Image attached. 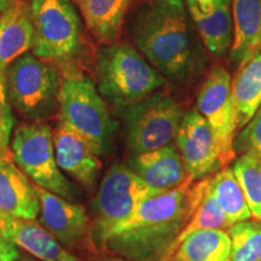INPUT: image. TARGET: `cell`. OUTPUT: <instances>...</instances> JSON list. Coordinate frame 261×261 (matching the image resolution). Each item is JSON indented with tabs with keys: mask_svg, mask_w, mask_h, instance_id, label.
<instances>
[{
	"mask_svg": "<svg viewBox=\"0 0 261 261\" xmlns=\"http://www.w3.org/2000/svg\"><path fill=\"white\" fill-rule=\"evenodd\" d=\"M233 173L246 196L252 217L261 220V158L244 152L234 162Z\"/></svg>",
	"mask_w": 261,
	"mask_h": 261,
	"instance_id": "obj_25",
	"label": "cell"
},
{
	"mask_svg": "<svg viewBox=\"0 0 261 261\" xmlns=\"http://www.w3.org/2000/svg\"><path fill=\"white\" fill-rule=\"evenodd\" d=\"M5 76L10 103L29 121L42 122L58 112L62 77L51 64L24 54L8 65Z\"/></svg>",
	"mask_w": 261,
	"mask_h": 261,
	"instance_id": "obj_5",
	"label": "cell"
},
{
	"mask_svg": "<svg viewBox=\"0 0 261 261\" xmlns=\"http://www.w3.org/2000/svg\"><path fill=\"white\" fill-rule=\"evenodd\" d=\"M39 212L35 185L16 165L11 151L0 154V214L37 220Z\"/></svg>",
	"mask_w": 261,
	"mask_h": 261,
	"instance_id": "obj_14",
	"label": "cell"
},
{
	"mask_svg": "<svg viewBox=\"0 0 261 261\" xmlns=\"http://www.w3.org/2000/svg\"><path fill=\"white\" fill-rule=\"evenodd\" d=\"M233 151L234 154L252 152L261 158V106L236 140H233Z\"/></svg>",
	"mask_w": 261,
	"mask_h": 261,
	"instance_id": "obj_28",
	"label": "cell"
},
{
	"mask_svg": "<svg viewBox=\"0 0 261 261\" xmlns=\"http://www.w3.org/2000/svg\"><path fill=\"white\" fill-rule=\"evenodd\" d=\"M231 240L223 230H202L182 240L168 261H230Z\"/></svg>",
	"mask_w": 261,
	"mask_h": 261,
	"instance_id": "obj_23",
	"label": "cell"
},
{
	"mask_svg": "<svg viewBox=\"0 0 261 261\" xmlns=\"http://www.w3.org/2000/svg\"><path fill=\"white\" fill-rule=\"evenodd\" d=\"M230 261H261V221H241L228 228Z\"/></svg>",
	"mask_w": 261,
	"mask_h": 261,
	"instance_id": "obj_26",
	"label": "cell"
},
{
	"mask_svg": "<svg viewBox=\"0 0 261 261\" xmlns=\"http://www.w3.org/2000/svg\"><path fill=\"white\" fill-rule=\"evenodd\" d=\"M133 44L166 80L194 83L208 64L207 48L184 0H145L129 18Z\"/></svg>",
	"mask_w": 261,
	"mask_h": 261,
	"instance_id": "obj_1",
	"label": "cell"
},
{
	"mask_svg": "<svg viewBox=\"0 0 261 261\" xmlns=\"http://www.w3.org/2000/svg\"><path fill=\"white\" fill-rule=\"evenodd\" d=\"M18 261H34V260H32V259H27V257H23V259H21V260H18Z\"/></svg>",
	"mask_w": 261,
	"mask_h": 261,
	"instance_id": "obj_32",
	"label": "cell"
},
{
	"mask_svg": "<svg viewBox=\"0 0 261 261\" xmlns=\"http://www.w3.org/2000/svg\"><path fill=\"white\" fill-rule=\"evenodd\" d=\"M94 74L99 93L120 108L145 99L167 81L138 51L121 42L98 48Z\"/></svg>",
	"mask_w": 261,
	"mask_h": 261,
	"instance_id": "obj_3",
	"label": "cell"
},
{
	"mask_svg": "<svg viewBox=\"0 0 261 261\" xmlns=\"http://www.w3.org/2000/svg\"><path fill=\"white\" fill-rule=\"evenodd\" d=\"M260 50H261V41H260Z\"/></svg>",
	"mask_w": 261,
	"mask_h": 261,
	"instance_id": "obj_33",
	"label": "cell"
},
{
	"mask_svg": "<svg viewBox=\"0 0 261 261\" xmlns=\"http://www.w3.org/2000/svg\"><path fill=\"white\" fill-rule=\"evenodd\" d=\"M260 221H261V220H260Z\"/></svg>",
	"mask_w": 261,
	"mask_h": 261,
	"instance_id": "obj_34",
	"label": "cell"
},
{
	"mask_svg": "<svg viewBox=\"0 0 261 261\" xmlns=\"http://www.w3.org/2000/svg\"><path fill=\"white\" fill-rule=\"evenodd\" d=\"M231 89L238 128H242L253 119L261 106V50L238 68L231 83Z\"/></svg>",
	"mask_w": 261,
	"mask_h": 261,
	"instance_id": "obj_22",
	"label": "cell"
},
{
	"mask_svg": "<svg viewBox=\"0 0 261 261\" xmlns=\"http://www.w3.org/2000/svg\"><path fill=\"white\" fill-rule=\"evenodd\" d=\"M192 185L189 179L180 187L149 196L103 247L132 261H166L191 217Z\"/></svg>",
	"mask_w": 261,
	"mask_h": 261,
	"instance_id": "obj_2",
	"label": "cell"
},
{
	"mask_svg": "<svg viewBox=\"0 0 261 261\" xmlns=\"http://www.w3.org/2000/svg\"><path fill=\"white\" fill-rule=\"evenodd\" d=\"M208 185L211 194L231 225L252 218L246 196L232 168H225L218 172L213 178H210Z\"/></svg>",
	"mask_w": 261,
	"mask_h": 261,
	"instance_id": "obj_24",
	"label": "cell"
},
{
	"mask_svg": "<svg viewBox=\"0 0 261 261\" xmlns=\"http://www.w3.org/2000/svg\"><path fill=\"white\" fill-rule=\"evenodd\" d=\"M231 63L240 68L260 51L261 0H232Z\"/></svg>",
	"mask_w": 261,
	"mask_h": 261,
	"instance_id": "obj_19",
	"label": "cell"
},
{
	"mask_svg": "<svg viewBox=\"0 0 261 261\" xmlns=\"http://www.w3.org/2000/svg\"><path fill=\"white\" fill-rule=\"evenodd\" d=\"M10 150L16 165L33 184L64 200L75 202L79 198L77 188L58 167L50 127L41 122L18 126Z\"/></svg>",
	"mask_w": 261,
	"mask_h": 261,
	"instance_id": "obj_6",
	"label": "cell"
},
{
	"mask_svg": "<svg viewBox=\"0 0 261 261\" xmlns=\"http://www.w3.org/2000/svg\"><path fill=\"white\" fill-rule=\"evenodd\" d=\"M19 259L18 247L0 236V261H17Z\"/></svg>",
	"mask_w": 261,
	"mask_h": 261,
	"instance_id": "obj_29",
	"label": "cell"
},
{
	"mask_svg": "<svg viewBox=\"0 0 261 261\" xmlns=\"http://www.w3.org/2000/svg\"><path fill=\"white\" fill-rule=\"evenodd\" d=\"M152 194L156 192L129 167L113 166L100 181L93 202L91 233L94 242L103 247L109 234L128 220Z\"/></svg>",
	"mask_w": 261,
	"mask_h": 261,
	"instance_id": "obj_7",
	"label": "cell"
},
{
	"mask_svg": "<svg viewBox=\"0 0 261 261\" xmlns=\"http://www.w3.org/2000/svg\"><path fill=\"white\" fill-rule=\"evenodd\" d=\"M210 178L201 179L198 182L194 181L192 185V208L191 217L185 225L184 230L179 234L177 241L173 243L169 250L167 259L172 256L173 252L177 249V247L182 242L185 237L189 234L197 232L202 230H228L232 225L226 219L223 211L218 205L217 201L214 200L213 195L211 194L210 185H208Z\"/></svg>",
	"mask_w": 261,
	"mask_h": 261,
	"instance_id": "obj_21",
	"label": "cell"
},
{
	"mask_svg": "<svg viewBox=\"0 0 261 261\" xmlns=\"http://www.w3.org/2000/svg\"><path fill=\"white\" fill-rule=\"evenodd\" d=\"M130 2L132 0H74L87 29L102 45L117 41Z\"/></svg>",
	"mask_w": 261,
	"mask_h": 261,
	"instance_id": "obj_20",
	"label": "cell"
},
{
	"mask_svg": "<svg viewBox=\"0 0 261 261\" xmlns=\"http://www.w3.org/2000/svg\"><path fill=\"white\" fill-rule=\"evenodd\" d=\"M0 236L41 261H77L37 220L0 214Z\"/></svg>",
	"mask_w": 261,
	"mask_h": 261,
	"instance_id": "obj_16",
	"label": "cell"
},
{
	"mask_svg": "<svg viewBox=\"0 0 261 261\" xmlns=\"http://www.w3.org/2000/svg\"><path fill=\"white\" fill-rule=\"evenodd\" d=\"M32 51L41 60L65 63L81 48V22L70 0H31Z\"/></svg>",
	"mask_w": 261,
	"mask_h": 261,
	"instance_id": "obj_8",
	"label": "cell"
},
{
	"mask_svg": "<svg viewBox=\"0 0 261 261\" xmlns=\"http://www.w3.org/2000/svg\"><path fill=\"white\" fill-rule=\"evenodd\" d=\"M185 5L208 54L224 57L233 37L231 0H185Z\"/></svg>",
	"mask_w": 261,
	"mask_h": 261,
	"instance_id": "obj_13",
	"label": "cell"
},
{
	"mask_svg": "<svg viewBox=\"0 0 261 261\" xmlns=\"http://www.w3.org/2000/svg\"><path fill=\"white\" fill-rule=\"evenodd\" d=\"M34 28L31 8L24 0H12L0 15V64L8 67L32 50Z\"/></svg>",
	"mask_w": 261,
	"mask_h": 261,
	"instance_id": "obj_18",
	"label": "cell"
},
{
	"mask_svg": "<svg viewBox=\"0 0 261 261\" xmlns=\"http://www.w3.org/2000/svg\"><path fill=\"white\" fill-rule=\"evenodd\" d=\"M175 138L192 181L201 180L223 167L213 130L198 112L190 110L184 114Z\"/></svg>",
	"mask_w": 261,
	"mask_h": 261,
	"instance_id": "obj_11",
	"label": "cell"
},
{
	"mask_svg": "<svg viewBox=\"0 0 261 261\" xmlns=\"http://www.w3.org/2000/svg\"><path fill=\"white\" fill-rule=\"evenodd\" d=\"M40 202L39 224L64 248L79 247L91 232L90 218L84 205L35 185Z\"/></svg>",
	"mask_w": 261,
	"mask_h": 261,
	"instance_id": "obj_12",
	"label": "cell"
},
{
	"mask_svg": "<svg viewBox=\"0 0 261 261\" xmlns=\"http://www.w3.org/2000/svg\"><path fill=\"white\" fill-rule=\"evenodd\" d=\"M6 67L0 64V154L11 151L10 144L14 135L15 116L6 91Z\"/></svg>",
	"mask_w": 261,
	"mask_h": 261,
	"instance_id": "obj_27",
	"label": "cell"
},
{
	"mask_svg": "<svg viewBox=\"0 0 261 261\" xmlns=\"http://www.w3.org/2000/svg\"><path fill=\"white\" fill-rule=\"evenodd\" d=\"M122 109L127 148L132 156L171 145L184 116L174 98L163 92Z\"/></svg>",
	"mask_w": 261,
	"mask_h": 261,
	"instance_id": "obj_9",
	"label": "cell"
},
{
	"mask_svg": "<svg viewBox=\"0 0 261 261\" xmlns=\"http://www.w3.org/2000/svg\"><path fill=\"white\" fill-rule=\"evenodd\" d=\"M55 156L60 169L89 190H92L99 177L100 165L98 155L79 136L63 126L52 132Z\"/></svg>",
	"mask_w": 261,
	"mask_h": 261,
	"instance_id": "obj_15",
	"label": "cell"
},
{
	"mask_svg": "<svg viewBox=\"0 0 261 261\" xmlns=\"http://www.w3.org/2000/svg\"><path fill=\"white\" fill-rule=\"evenodd\" d=\"M94 261H132V260L125 259V257H121V256H108V257H102V259H97Z\"/></svg>",
	"mask_w": 261,
	"mask_h": 261,
	"instance_id": "obj_30",
	"label": "cell"
},
{
	"mask_svg": "<svg viewBox=\"0 0 261 261\" xmlns=\"http://www.w3.org/2000/svg\"><path fill=\"white\" fill-rule=\"evenodd\" d=\"M231 83V75L225 68L213 67L208 71L197 98L198 113L213 130L223 166L234 158L233 139L238 128Z\"/></svg>",
	"mask_w": 261,
	"mask_h": 261,
	"instance_id": "obj_10",
	"label": "cell"
},
{
	"mask_svg": "<svg viewBox=\"0 0 261 261\" xmlns=\"http://www.w3.org/2000/svg\"><path fill=\"white\" fill-rule=\"evenodd\" d=\"M12 0H0V15L4 12V10L8 8V6L11 4Z\"/></svg>",
	"mask_w": 261,
	"mask_h": 261,
	"instance_id": "obj_31",
	"label": "cell"
},
{
	"mask_svg": "<svg viewBox=\"0 0 261 261\" xmlns=\"http://www.w3.org/2000/svg\"><path fill=\"white\" fill-rule=\"evenodd\" d=\"M129 168L155 192L172 190L190 179L180 154L172 145L133 156Z\"/></svg>",
	"mask_w": 261,
	"mask_h": 261,
	"instance_id": "obj_17",
	"label": "cell"
},
{
	"mask_svg": "<svg viewBox=\"0 0 261 261\" xmlns=\"http://www.w3.org/2000/svg\"><path fill=\"white\" fill-rule=\"evenodd\" d=\"M58 117L60 125L83 138L94 154L99 156L107 151L114 123L89 76L75 70L64 74L58 96Z\"/></svg>",
	"mask_w": 261,
	"mask_h": 261,
	"instance_id": "obj_4",
	"label": "cell"
}]
</instances>
